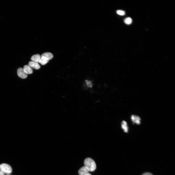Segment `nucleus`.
Returning a JSON list of instances; mask_svg holds the SVG:
<instances>
[{"label":"nucleus","instance_id":"1","mask_svg":"<svg viewBox=\"0 0 175 175\" xmlns=\"http://www.w3.org/2000/svg\"><path fill=\"white\" fill-rule=\"evenodd\" d=\"M85 166L86 167L89 171L92 172L94 171L96 168V165L94 160L90 158H86L84 161Z\"/></svg>","mask_w":175,"mask_h":175},{"label":"nucleus","instance_id":"2","mask_svg":"<svg viewBox=\"0 0 175 175\" xmlns=\"http://www.w3.org/2000/svg\"><path fill=\"white\" fill-rule=\"evenodd\" d=\"M0 170L6 174H9L12 172V169L9 165L3 163L0 165Z\"/></svg>","mask_w":175,"mask_h":175},{"label":"nucleus","instance_id":"3","mask_svg":"<svg viewBox=\"0 0 175 175\" xmlns=\"http://www.w3.org/2000/svg\"><path fill=\"white\" fill-rule=\"evenodd\" d=\"M93 86V81L89 79H86L84 82V87L87 89L92 88Z\"/></svg>","mask_w":175,"mask_h":175},{"label":"nucleus","instance_id":"4","mask_svg":"<svg viewBox=\"0 0 175 175\" xmlns=\"http://www.w3.org/2000/svg\"><path fill=\"white\" fill-rule=\"evenodd\" d=\"M17 72L18 76L22 79H25L27 76V74L25 72L23 68H19L18 69Z\"/></svg>","mask_w":175,"mask_h":175},{"label":"nucleus","instance_id":"5","mask_svg":"<svg viewBox=\"0 0 175 175\" xmlns=\"http://www.w3.org/2000/svg\"><path fill=\"white\" fill-rule=\"evenodd\" d=\"M23 69L25 72L27 74H31L33 72V68L29 65L24 66Z\"/></svg>","mask_w":175,"mask_h":175},{"label":"nucleus","instance_id":"6","mask_svg":"<svg viewBox=\"0 0 175 175\" xmlns=\"http://www.w3.org/2000/svg\"><path fill=\"white\" fill-rule=\"evenodd\" d=\"M131 119L133 122L137 124H139L140 123L141 119L138 116L132 115L131 116Z\"/></svg>","mask_w":175,"mask_h":175},{"label":"nucleus","instance_id":"7","mask_svg":"<svg viewBox=\"0 0 175 175\" xmlns=\"http://www.w3.org/2000/svg\"><path fill=\"white\" fill-rule=\"evenodd\" d=\"M89 171L88 168L84 166L81 167L79 170L78 173L79 175H85Z\"/></svg>","mask_w":175,"mask_h":175},{"label":"nucleus","instance_id":"8","mask_svg":"<svg viewBox=\"0 0 175 175\" xmlns=\"http://www.w3.org/2000/svg\"><path fill=\"white\" fill-rule=\"evenodd\" d=\"M28 64L36 70L39 69L40 67V66L38 63L33 61H30Z\"/></svg>","mask_w":175,"mask_h":175},{"label":"nucleus","instance_id":"9","mask_svg":"<svg viewBox=\"0 0 175 175\" xmlns=\"http://www.w3.org/2000/svg\"><path fill=\"white\" fill-rule=\"evenodd\" d=\"M41 58V56L39 54H36L33 55L31 58L32 61L39 63V61Z\"/></svg>","mask_w":175,"mask_h":175},{"label":"nucleus","instance_id":"10","mask_svg":"<svg viewBox=\"0 0 175 175\" xmlns=\"http://www.w3.org/2000/svg\"><path fill=\"white\" fill-rule=\"evenodd\" d=\"M121 127L125 132H128V127L127 122L125 121H123L121 123Z\"/></svg>","mask_w":175,"mask_h":175},{"label":"nucleus","instance_id":"11","mask_svg":"<svg viewBox=\"0 0 175 175\" xmlns=\"http://www.w3.org/2000/svg\"><path fill=\"white\" fill-rule=\"evenodd\" d=\"M44 56H41L39 63L41 65H44L47 64L49 61Z\"/></svg>","mask_w":175,"mask_h":175},{"label":"nucleus","instance_id":"12","mask_svg":"<svg viewBox=\"0 0 175 175\" xmlns=\"http://www.w3.org/2000/svg\"><path fill=\"white\" fill-rule=\"evenodd\" d=\"M41 56L45 57L49 60L52 58L53 55L50 52H46L42 54Z\"/></svg>","mask_w":175,"mask_h":175},{"label":"nucleus","instance_id":"13","mask_svg":"<svg viewBox=\"0 0 175 175\" xmlns=\"http://www.w3.org/2000/svg\"><path fill=\"white\" fill-rule=\"evenodd\" d=\"M132 19L130 17H127L125 18L124 20V23L127 25H130L132 22Z\"/></svg>","mask_w":175,"mask_h":175},{"label":"nucleus","instance_id":"14","mask_svg":"<svg viewBox=\"0 0 175 175\" xmlns=\"http://www.w3.org/2000/svg\"><path fill=\"white\" fill-rule=\"evenodd\" d=\"M117 13L119 15H123L125 14V12L123 11L118 10L117 11Z\"/></svg>","mask_w":175,"mask_h":175},{"label":"nucleus","instance_id":"15","mask_svg":"<svg viewBox=\"0 0 175 175\" xmlns=\"http://www.w3.org/2000/svg\"><path fill=\"white\" fill-rule=\"evenodd\" d=\"M142 175H153L151 173L149 172H146L143 173Z\"/></svg>","mask_w":175,"mask_h":175},{"label":"nucleus","instance_id":"16","mask_svg":"<svg viewBox=\"0 0 175 175\" xmlns=\"http://www.w3.org/2000/svg\"><path fill=\"white\" fill-rule=\"evenodd\" d=\"M0 175H4V173L0 170Z\"/></svg>","mask_w":175,"mask_h":175},{"label":"nucleus","instance_id":"17","mask_svg":"<svg viewBox=\"0 0 175 175\" xmlns=\"http://www.w3.org/2000/svg\"><path fill=\"white\" fill-rule=\"evenodd\" d=\"M85 175H91L89 173L86 174Z\"/></svg>","mask_w":175,"mask_h":175},{"label":"nucleus","instance_id":"18","mask_svg":"<svg viewBox=\"0 0 175 175\" xmlns=\"http://www.w3.org/2000/svg\"><path fill=\"white\" fill-rule=\"evenodd\" d=\"M11 175L8 174V175Z\"/></svg>","mask_w":175,"mask_h":175}]
</instances>
